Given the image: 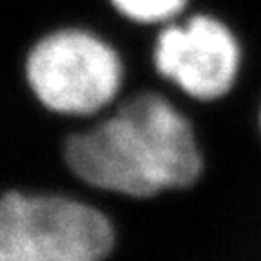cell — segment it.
<instances>
[{
	"label": "cell",
	"mask_w": 261,
	"mask_h": 261,
	"mask_svg": "<svg viewBox=\"0 0 261 261\" xmlns=\"http://www.w3.org/2000/svg\"><path fill=\"white\" fill-rule=\"evenodd\" d=\"M60 158L80 184L133 201L189 191L207 169L194 123L156 91L133 94L103 120L65 135Z\"/></svg>",
	"instance_id": "6da1fadb"
},
{
	"label": "cell",
	"mask_w": 261,
	"mask_h": 261,
	"mask_svg": "<svg viewBox=\"0 0 261 261\" xmlns=\"http://www.w3.org/2000/svg\"><path fill=\"white\" fill-rule=\"evenodd\" d=\"M116 221L62 192L8 189L0 194V261H107Z\"/></svg>",
	"instance_id": "7a4b0ae2"
},
{
	"label": "cell",
	"mask_w": 261,
	"mask_h": 261,
	"mask_svg": "<svg viewBox=\"0 0 261 261\" xmlns=\"http://www.w3.org/2000/svg\"><path fill=\"white\" fill-rule=\"evenodd\" d=\"M22 74L42 109L65 118H91L118 98L125 69L118 51L102 37L64 28L31 45Z\"/></svg>",
	"instance_id": "3957f363"
},
{
	"label": "cell",
	"mask_w": 261,
	"mask_h": 261,
	"mask_svg": "<svg viewBox=\"0 0 261 261\" xmlns=\"http://www.w3.org/2000/svg\"><path fill=\"white\" fill-rule=\"evenodd\" d=\"M241 62V45L232 29L203 13L169 24L152 47L156 73L201 103H214L232 93Z\"/></svg>",
	"instance_id": "277c9868"
},
{
	"label": "cell",
	"mask_w": 261,
	"mask_h": 261,
	"mask_svg": "<svg viewBox=\"0 0 261 261\" xmlns=\"http://www.w3.org/2000/svg\"><path fill=\"white\" fill-rule=\"evenodd\" d=\"M114 11L135 24H167L178 18L189 0H109Z\"/></svg>",
	"instance_id": "5b68a950"
},
{
	"label": "cell",
	"mask_w": 261,
	"mask_h": 261,
	"mask_svg": "<svg viewBox=\"0 0 261 261\" xmlns=\"http://www.w3.org/2000/svg\"><path fill=\"white\" fill-rule=\"evenodd\" d=\"M259 130H261V109H259Z\"/></svg>",
	"instance_id": "8992f818"
}]
</instances>
